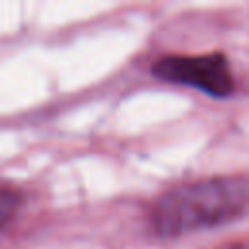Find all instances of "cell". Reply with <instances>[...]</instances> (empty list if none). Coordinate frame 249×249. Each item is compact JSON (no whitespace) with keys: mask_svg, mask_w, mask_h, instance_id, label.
Here are the masks:
<instances>
[{"mask_svg":"<svg viewBox=\"0 0 249 249\" xmlns=\"http://www.w3.org/2000/svg\"><path fill=\"white\" fill-rule=\"evenodd\" d=\"M249 210V177L220 175L163 193L152 208V226L161 237L231 222Z\"/></svg>","mask_w":249,"mask_h":249,"instance_id":"1","label":"cell"},{"mask_svg":"<svg viewBox=\"0 0 249 249\" xmlns=\"http://www.w3.org/2000/svg\"><path fill=\"white\" fill-rule=\"evenodd\" d=\"M158 80L189 86L212 97H228L233 91V74L222 53L167 54L152 64Z\"/></svg>","mask_w":249,"mask_h":249,"instance_id":"2","label":"cell"},{"mask_svg":"<svg viewBox=\"0 0 249 249\" xmlns=\"http://www.w3.org/2000/svg\"><path fill=\"white\" fill-rule=\"evenodd\" d=\"M19 206V195L12 189H0V228L14 216Z\"/></svg>","mask_w":249,"mask_h":249,"instance_id":"3","label":"cell"},{"mask_svg":"<svg viewBox=\"0 0 249 249\" xmlns=\"http://www.w3.org/2000/svg\"><path fill=\"white\" fill-rule=\"evenodd\" d=\"M222 249H237V247H222Z\"/></svg>","mask_w":249,"mask_h":249,"instance_id":"4","label":"cell"}]
</instances>
